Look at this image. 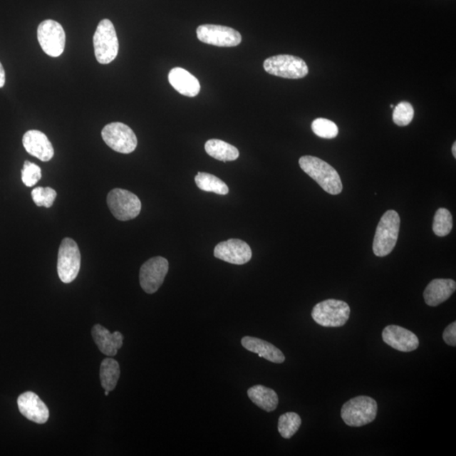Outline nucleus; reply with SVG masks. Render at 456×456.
<instances>
[{
	"mask_svg": "<svg viewBox=\"0 0 456 456\" xmlns=\"http://www.w3.org/2000/svg\"><path fill=\"white\" fill-rule=\"evenodd\" d=\"M299 165L321 188L332 195L341 193L343 186L338 172L323 160L312 156L299 159Z\"/></svg>",
	"mask_w": 456,
	"mask_h": 456,
	"instance_id": "obj_1",
	"label": "nucleus"
},
{
	"mask_svg": "<svg viewBox=\"0 0 456 456\" xmlns=\"http://www.w3.org/2000/svg\"><path fill=\"white\" fill-rule=\"evenodd\" d=\"M400 218L393 209L387 211L378 222L373 250L378 257L389 255L395 247L399 237Z\"/></svg>",
	"mask_w": 456,
	"mask_h": 456,
	"instance_id": "obj_2",
	"label": "nucleus"
},
{
	"mask_svg": "<svg viewBox=\"0 0 456 456\" xmlns=\"http://www.w3.org/2000/svg\"><path fill=\"white\" fill-rule=\"evenodd\" d=\"M378 405L368 396H358L351 399L341 408L342 420L350 427H363L375 420Z\"/></svg>",
	"mask_w": 456,
	"mask_h": 456,
	"instance_id": "obj_3",
	"label": "nucleus"
},
{
	"mask_svg": "<svg viewBox=\"0 0 456 456\" xmlns=\"http://www.w3.org/2000/svg\"><path fill=\"white\" fill-rule=\"evenodd\" d=\"M93 45L95 58L102 65H108L116 58L120 44L111 21L105 19L99 23L93 36Z\"/></svg>",
	"mask_w": 456,
	"mask_h": 456,
	"instance_id": "obj_4",
	"label": "nucleus"
},
{
	"mask_svg": "<svg viewBox=\"0 0 456 456\" xmlns=\"http://www.w3.org/2000/svg\"><path fill=\"white\" fill-rule=\"evenodd\" d=\"M351 309L343 301L328 299L318 303L312 310V318L323 327H341L348 322Z\"/></svg>",
	"mask_w": 456,
	"mask_h": 456,
	"instance_id": "obj_5",
	"label": "nucleus"
},
{
	"mask_svg": "<svg viewBox=\"0 0 456 456\" xmlns=\"http://www.w3.org/2000/svg\"><path fill=\"white\" fill-rule=\"evenodd\" d=\"M81 252L75 240L66 238L62 240L58 255L57 270L63 284L76 280L81 269Z\"/></svg>",
	"mask_w": 456,
	"mask_h": 456,
	"instance_id": "obj_6",
	"label": "nucleus"
},
{
	"mask_svg": "<svg viewBox=\"0 0 456 456\" xmlns=\"http://www.w3.org/2000/svg\"><path fill=\"white\" fill-rule=\"evenodd\" d=\"M109 209L120 221H130L140 215L141 202L137 196L126 190L114 189L107 197Z\"/></svg>",
	"mask_w": 456,
	"mask_h": 456,
	"instance_id": "obj_7",
	"label": "nucleus"
},
{
	"mask_svg": "<svg viewBox=\"0 0 456 456\" xmlns=\"http://www.w3.org/2000/svg\"><path fill=\"white\" fill-rule=\"evenodd\" d=\"M264 68L269 74L286 79H301L309 74V68L302 58L291 56L268 58Z\"/></svg>",
	"mask_w": 456,
	"mask_h": 456,
	"instance_id": "obj_8",
	"label": "nucleus"
},
{
	"mask_svg": "<svg viewBox=\"0 0 456 456\" xmlns=\"http://www.w3.org/2000/svg\"><path fill=\"white\" fill-rule=\"evenodd\" d=\"M104 142L117 152L130 154L137 147V137L130 128L123 123H111L103 128Z\"/></svg>",
	"mask_w": 456,
	"mask_h": 456,
	"instance_id": "obj_9",
	"label": "nucleus"
},
{
	"mask_svg": "<svg viewBox=\"0 0 456 456\" xmlns=\"http://www.w3.org/2000/svg\"><path fill=\"white\" fill-rule=\"evenodd\" d=\"M38 42L48 56L57 58L65 51L66 36L65 30L58 22L44 21L38 26Z\"/></svg>",
	"mask_w": 456,
	"mask_h": 456,
	"instance_id": "obj_10",
	"label": "nucleus"
},
{
	"mask_svg": "<svg viewBox=\"0 0 456 456\" xmlns=\"http://www.w3.org/2000/svg\"><path fill=\"white\" fill-rule=\"evenodd\" d=\"M196 34L200 42L217 47H236L242 42L239 31L228 26L202 25L198 27Z\"/></svg>",
	"mask_w": 456,
	"mask_h": 456,
	"instance_id": "obj_11",
	"label": "nucleus"
},
{
	"mask_svg": "<svg viewBox=\"0 0 456 456\" xmlns=\"http://www.w3.org/2000/svg\"><path fill=\"white\" fill-rule=\"evenodd\" d=\"M168 272V261L157 256L150 259L141 266L140 284L145 293L152 294L161 287Z\"/></svg>",
	"mask_w": 456,
	"mask_h": 456,
	"instance_id": "obj_12",
	"label": "nucleus"
},
{
	"mask_svg": "<svg viewBox=\"0 0 456 456\" xmlns=\"http://www.w3.org/2000/svg\"><path fill=\"white\" fill-rule=\"evenodd\" d=\"M214 255L227 263L244 264L252 258V250L244 241L234 239L218 244L214 249Z\"/></svg>",
	"mask_w": 456,
	"mask_h": 456,
	"instance_id": "obj_13",
	"label": "nucleus"
},
{
	"mask_svg": "<svg viewBox=\"0 0 456 456\" xmlns=\"http://www.w3.org/2000/svg\"><path fill=\"white\" fill-rule=\"evenodd\" d=\"M383 341L392 348L403 353L418 349L419 340L413 332L399 326H388L382 332Z\"/></svg>",
	"mask_w": 456,
	"mask_h": 456,
	"instance_id": "obj_14",
	"label": "nucleus"
},
{
	"mask_svg": "<svg viewBox=\"0 0 456 456\" xmlns=\"http://www.w3.org/2000/svg\"><path fill=\"white\" fill-rule=\"evenodd\" d=\"M17 404L20 413L28 420L38 424H43L48 420V408L34 392L27 391L21 394L17 400Z\"/></svg>",
	"mask_w": 456,
	"mask_h": 456,
	"instance_id": "obj_15",
	"label": "nucleus"
},
{
	"mask_svg": "<svg viewBox=\"0 0 456 456\" xmlns=\"http://www.w3.org/2000/svg\"><path fill=\"white\" fill-rule=\"evenodd\" d=\"M23 145L27 152L42 162L53 157L54 150L47 135L39 130H29L23 136Z\"/></svg>",
	"mask_w": 456,
	"mask_h": 456,
	"instance_id": "obj_16",
	"label": "nucleus"
},
{
	"mask_svg": "<svg viewBox=\"0 0 456 456\" xmlns=\"http://www.w3.org/2000/svg\"><path fill=\"white\" fill-rule=\"evenodd\" d=\"M91 335L99 350L109 357H113L118 353L124 341V336L120 331L111 333L101 325L94 326Z\"/></svg>",
	"mask_w": 456,
	"mask_h": 456,
	"instance_id": "obj_17",
	"label": "nucleus"
},
{
	"mask_svg": "<svg viewBox=\"0 0 456 456\" xmlns=\"http://www.w3.org/2000/svg\"><path fill=\"white\" fill-rule=\"evenodd\" d=\"M456 284L451 279L432 280L424 291L423 296L428 306H439L455 293Z\"/></svg>",
	"mask_w": 456,
	"mask_h": 456,
	"instance_id": "obj_18",
	"label": "nucleus"
},
{
	"mask_svg": "<svg viewBox=\"0 0 456 456\" xmlns=\"http://www.w3.org/2000/svg\"><path fill=\"white\" fill-rule=\"evenodd\" d=\"M168 81L172 88L186 97H196L200 90V84L197 78L185 68H172L168 75Z\"/></svg>",
	"mask_w": 456,
	"mask_h": 456,
	"instance_id": "obj_19",
	"label": "nucleus"
},
{
	"mask_svg": "<svg viewBox=\"0 0 456 456\" xmlns=\"http://www.w3.org/2000/svg\"><path fill=\"white\" fill-rule=\"evenodd\" d=\"M241 343L249 352L256 353L268 361L275 363H282L285 361L284 354L270 342L256 337L244 336L242 338Z\"/></svg>",
	"mask_w": 456,
	"mask_h": 456,
	"instance_id": "obj_20",
	"label": "nucleus"
},
{
	"mask_svg": "<svg viewBox=\"0 0 456 456\" xmlns=\"http://www.w3.org/2000/svg\"><path fill=\"white\" fill-rule=\"evenodd\" d=\"M248 395L253 403L267 413L275 410L279 403L276 392L264 385L251 387L248 390Z\"/></svg>",
	"mask_w": 456,
	"mask_h": 456,
	"instance_id": "obj_21",
	"label": "nucleus"
},
{
	"mask_svg": "<svg viewBox=\"0 0 456 456\" xmlns=\"http://www.w3.org/2000/svg\"><path fill=\"white\" fill-rule=\"evenodd\" d=\"M209 156L222 162L235 161L239 157V150L225 141L217 139L209 140L204 145Z\"/></svg>",
	"mask_w": 456,
	"mask_h": 456,
	"instance_id": "obj_22",
	"label": "nucleus"
},
{
	"mask_svg": "<svg viewBox=\"0 0 456 456\" xmlns=\"http://www.w3.org/2000/svg\"><path fill=\"white\" fill-rule=\"evenodd\" d=\"M120 377V364L113 358L104 359L100 368V378L105 390L115 389Z\"/></svg>",
	"mask_w": 456,
	"mask_h": 456,
	"instance_id": "obj_23",
	"label": "nucleus"
},
{
	"mask_svg": "<svg viewBox=\"0 0 456 456\" xmlns=\"http://www.w3.org/2000/svg\"><path fill=\"white\" fill-rule=\"evenodd\" d=\"M195 184L200 190L217 195H226L229 193L228 186L217 177L207 172H198L195 177Z\"/></svg>",
	"mask_w": 456,
	"mask_h": 456,
	"instance_id": "obj_24",
	"label": "nucleus"
},
{
	"mask_svg": "<svg viewBox=\"0 0 456 456\" xmlns=\"http://www.w3.org/2000/svg\"><path fill=\"white\" fill-rule=\"evenodd\" d=\"M301 424H302V419H301L299 414L286 413L279 418L278 431H279L282 437L289 440L298 432Z\"/></svg>",
	"mask_w": 456,
	"mask_h": 456,
	"instance_id": "obj_25",
	"label": "nucleus"
},
{
	"mask_svg": "<svg viewBox=\"0 0 456 456\" xmlns=\"http://www.w3.org/2000/svg\"><path fill=\"white\" fill-rule=\"evenodd\" d=\"M453 227V218L451 213L445 208H440L433 218L432 230L437 237H445L450 234Z\"/></svg>",
	"mask_w": 456,
	"mask_h": 456,
	"instance_id": "obj_26",
	"label": "nucleus"
},
{
	"mask_svg": "<svg viewBox=\"0 0 456 456\" xmlns=\"http://www.w3.org/2000/svg\"><path fill=\"white\" fill-rule=\"evenodd\" d=\"M311 127L314 133L323 139L336 138L339 132L335 123L326 118H316Z\"/></svg>",
	"mask_w": 456,
	"mask_h": 456,
	"instance_id": "obj_27",
	"label": "nucleus"
},
{
	"mask_svg": "<svg viewBox=\"0 0 456 456\" xmlns=\"http://www.w3.org/2000/svg\"><path fill=\"white\" fill-rule=\"evenodd\" d=\"M31 197L38 207L50 208L57 197V192L50 187H38L31 191Z\"/></svg>",
	"mask_w": 456,
	"mask_h": 456,
	"instance_id": "obj_28",
	"label": "nucleus"
},
{
	"mask_svg": "<svg viewBox=\"0 0 456 456\" xmlns=\"http://www.w3.org/2000/svg\"><path fill=\"white\" fill-rule=\"evenodd\" d=\"M414 117V108L413 105L408 102H401L395 108L393 113V121L398 126H407L413 121Z\"/></svg>",
	"mask_w": 456,
	"mask_h": 456,
	"instance_id": "obj_29",
	"label": "nucleus"
},
{
	"mask_svg": "<svg viewBox=\"0 0 456 456\" xmlns=\"http://www.w3.org/2000/svg\"><path fill=\"white\" fill-rule=\"evenodd\" d=\"M42 179V170L33 162L26 161L21 170L23 184L27 187H33Z\"/></svg>",
	"mask_w": 456,
	"mask_h": 456,
	"instance_id": "obj_30",
	"label": "nucleus"
},
{
	"mask_svg": "<svg viewBox=\"0 0 456 456\" xmlns=\"http://www.w3.org/2000/svg\"><path fill=\"white\" fill-rule=\"evenodd\" d=\"M443 339L446 344L451 346H456V323H450L444 331Z\"/></svg>",
	"mask_w": 456,
	"mask_h": 456,
	"instance_id": "obj_31",
	"label": "nucleus"
},
{
	"mask_svg": "<svg viewBox=\"0 0 456 456\" xmlns=\"http://www.w3.org/2000/svg\"><path fill=\"white\" fill-rule=\"evenodd\" d=\"M6 84V72H4V67L1 62H0V88Z\"/></svg>",
	"mask_w": 456,
	"mask_h": 456,
	"instance_id": "obj_32",
	"label": "nucleus"
},
{
	"mask_svg": "<svg viewBox=\"0 0 456 456\" xmlns=\"http://www.w3.org/2000/svg\"><path fill=\"white\" fill-rule=\"evenodd\" d=\"M452 153H453L454 157L455 158L456 157V142L453 144Z\"/></svg>",
	"mask_w": 456,
	"mask_h": 456,
	"instance_id": "obj_33",
	"label": "nucleus"
},
{
	"mask_svg": "<svg viewBox=\"0 0 456 456\" xmlns=\"http://www.w3.org/2000/svg\"><path fill=\"white\" fill-rule=\"evenodd\" d=\"M109 392L108 390H105V395H109Z\"/></svg>",
	"mask_w": 456,
	"mask_h": 456,
	"instance_id": "obj_34",
	"label": "nucleus"
}]
</instances>
